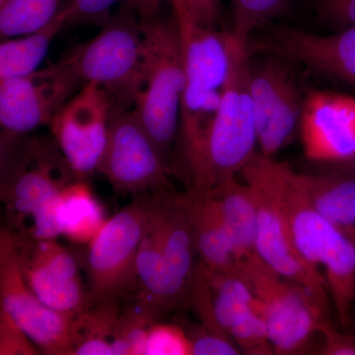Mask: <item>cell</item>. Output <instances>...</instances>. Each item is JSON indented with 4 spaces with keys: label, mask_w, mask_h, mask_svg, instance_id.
<instances>
[{
    "label": "cell",
    "mask_w": 355,
    "mask_h": 355,
    "mask_svg": "<svg viewBox=\"0 0 355 355\" xmlns=\"http://www.w3.org/2000/svg\"><path fill=\"white\" fill-rule=\"evenodd\" d=\"M291 179L318 214L355 242V175L333 169L319 174L291 170Z\"/></svg>",
    "instance_id": "18"
},
{
    "label": "cell",
    "mask_w": 355,
    "mask_h": 355,
    "mask_svg": "<svg viewBox=\"0 0 355 355\" xmlns=\"http://www.w3.org/2000/svg\"><path fill=\"white\" fill-rule=\"evenodd\" d=\"M67 4L49 24L38 31L2 40L0 44V83L31 76L40 69L58 33L67 26Z\"/></svg>",
    "instance_id": "22"
},
{
    "label": "cell",
    "mask_w": 355,
    "mask_h": 355,
    "mask_svg": "<svg viewBox=\"0 0 355 355\" xmlns=\"http://www.w3.org/2000/svg\"><path fill=\"white\" fill-rule=\"evenodd\" d=\"M227 80L202 153L189 170V190L212 191L240 175L257 153L248 41L227 33Z\"/></svg>",
    "instance_id": "2"
},
{
    "label": "cell",
    "mask_w": 355,
    "mask_h": 355,
    "mask_svg": "<svg viewBox=\"0 0 355 355\" xmlns=\"http://www.w3.org/2000/svg\"><path fill=\"white\" fill-rule=\"evenodd\" d=\"M196 249L200 263L216 272L239 268L232 238L212 191H188Z\"/></svg>",
    "instance_id": "19"
},
{
    "label": "cell",
    "mask_w": 355,
    "mask_h": 355,
    "mask_svg": "<svg viewBox=\"0 0 355 355\" xmlns=\"http://www.w3.org/2000/svg\"><path fill=\"white\" fill-rule=\"evenodd\" d=\"M64 58L84 84H95L108 94L114 114L133 109L144 76L141 21L125 3L97 36Z\"/></svg>",
    "instance_id": "6"
},
{
    "label": "cell",
    "mask_w": 355,
    "mask_h": 355,
    "mask_svg": "<svg viewBox=\"0 0 355 355\" xmlns=\"http://www.w3.org/2000/svg\"><path fill=\"white\" fill-rule=\"evenodd\" d=\"M146 355H191L190 340L183 327L155 322L147 336Z\"/></svg>",
    "instance_id": "29"
},
{
    "label": "cell",
    "mask_w": 355,
    "mask_h": 355,
    "mask_svg": "<svg viewBox=\"0 0 355 355\" xmlns=\"http://www.w3.org/2000/svg\"><path fill=\"white\" fill-rule=\"evenodd\" d=\"M1 200L12 234L37 240L60 236L58 209L62 190L76 179L60 150L32 141L22 157L2 159Z\"/></svg>",
    "instance_id": "4"
},
{
    "label": "cell",
    "mask_w": 355,
    "mask_h": 355,
    "mask_svg": "<svg viewBox=\"0 0 355 355\" xmlns=\"http://www.w3.org/2000/svg\"><path fill=\"white\" fill-rule=\"evenodd\" d=\"M114 114L108 94L95 84H85L50 123L51 135L70 170L78 180L98 172Z\"/></svg>",
    "instance_id": "13"
},
{
    "label": "cell",
    "mask_w": 355,
    "mask_h": 355,
    "mask_svg": "<svg viewBox=\"0 0 355 355\" xmlns=\"http://www.w3.org/2000/svg\"><path fill=\"white\" fill-rule=\"evenodd\" d=\"M299 132L310 161L333 165L349 160L355 156V98L312 91L305 97Z\"/></svg>",
    "instance_id": "16"
},
{
    "label": "cell",
    "mask_w": 355,
    "mask_h": 355,
    "mask_svg": "<svg viewBox=\"0 0 355 355\" xmlns=\"http://www.w3.org/2000/svg\"><path fill=\"white\" fill-rule=\"evenodd\" d=\"M232 238L238 261L256 253L258 209L251 187L237 177L212 190Z\"/></svg>",
    "instance_id": "21"
},
{
    "label": "cell",
    "mask_w": 355,
    "mask_h": 355,
    "mask_svg": "<svg viewBox=\"0 0 355 355\" xmlns=\"http://www.w3.org/2000/svg\"><path fill=\"white\" fill-rule=\"evenodd\" d=\"M275 44L284 57L355 86V26L326 36L298 29L280 30L275 33Z\"/></svg>",
    "instance_id": "17"
},
{
    "label": "cell",
    "mask_w": 355,
    "mask_h": 355,
    "mask_svg": "<svg viewBox=\"0 0 355 355\" xmlns=\"http://www.w3.org/2000/svg\"><path fill=\"white\" fill-rule=\"evenodd\" d=\"M141 21L144 46V76L135 110L139 121L166 158L180 132L186 74L181 37L171 18Z\"/></svg>",
    "instance_id": "5"
},
{
    "label": "cell",
    "mask_w": 355,
    "mask_h": 355,
    "mask_svg": "<svg viewBox=\"0 0 355 355\" xmlns=\"http://www.w3.org/2000/svg\"><path fill=\"white\" fill-rule=\"evenodd\" d=\"M250 89L260 153L273 158L295 137L305 97L289 65L277 58L251 65Z\"/></svg>",
    "instance_id": "14"
},
{
    "label": "cell",
    "mask_w": 355,
    "mask_h": 355,
    "mask_svg": "<svg viewBox=\"0 0 355 355\" xmlns=\"http://www.w3.org/2000/svg\"><path fill=\"white\" fill-rule=\"evenodd\" d=\"M277 164L275 159L257 153L240 173L256 198V254L280 277L303 287L320 304L330 310V296L324 277L317 268L301 258L292 243L279 202Z\"/></svg>",
    "instance_id": "8"
},
{
    "label": "cell",
    "mask_w": 355,
    "mask_h": 355,
    "mask_svg": "<svg viewBox=\"0 0 355 355\" xmlns=\"http://www.w3.org/2000/svg\"><path fill=\"white\" fill-rule=\"evenodd\" d=\"M323 345L318 354L322 355H355V336L347 335L336 328L331 318L324 320L319 329Z\"/></svg>",
    "instance_id": "33"
},
{
    "label": "cell",
    "mask_w": 355,
    "mask_h": 355,
    "mask_svg": "<svg viewBox=\"0 0 355 355\" xmlns=\"http://www.w3.org/2000/svg\"><path fill=\"white\" fill-rule=\"evenodd\" d=\"M84 85L64 58L31 76L1 81V146L50 125L55 114Z\"/></svg>",
    "instance_id": "10"
},
{
    "label": "cell",
    "mask_w": 355,
    "mask_h": 355,
    "mask_svg": "<svg viewBox=\"0 0 355 355\" xmlns=\"http://www.w3.org/2000/svg\"><path fill=\"white\" fill-rule=\"evenodd\" d=\"M157 321L150 308L139 298L121 308L112 340L114 355H146L148 331Z\"/></svg>",
    "instance_id": "26"
},
{
    "label": "cell",
    "mask_w": 355,
    "mask_h": 355,
    "mask_svg": "<svg viewBox=\"0 0 355 355\" xmlns=\"http://www.w3.org/2000/svg\"><path fill=\"white\" fill-rule=\"evenodd\" d=\"M229 336L242 354L272 355L273 352L268 326L261 313V304L245 313L229 331Z\"/></svg>",
    "instance_id": "27"
},
{
    "label": "cell",
    "mask_w": 355,
    "mask_h": 355,
    "mask_svg": "<svg viewBox=\"0 0 355 355\" xmlns=\"http://www.w3.org/2000/svg\"><path fill=\"white\" fill-rule=\"evenodd\" d=\"M319 11L327 22L342 29L355 26V0H321Z\"/></svg>",
    "instance_id": "34"
},
{
    "label": "cell",
    "mask_w": 355,
    "mask_h": 355,
    "mask_svg": "<svg viewBox=\"0 0 355 355\" xmlns=\"http://www.w3.org/2000/svg\"><path fill=\"white\" fill-rule=\"evenodd\" d=\"M205 268L211 291L214 318L219 329L229 336L235 322L248 311L259 307L260 302L239 268L231 272H216Z\"/></svg>",
    "instance_id": "24"
},
{
    "label": "cell",
    "mask_w": 355,
    "mask_h": 355,
    "mask_svg": "<svg viewBox=\"0 0 355 355\" xmlns=\"http://www.w3.org/2000/svg\"><path fill=\"white\" fill-rule=\"evenodd\" d=\"M287 0H232L233 34L242 40L282 10Z\"/></svg>",
    "instance_id": "28"
},
{
    "label": "cell",
    "mask_w": 355,
    "mask_h": 355,
    "mask_svg": "<svg viewBox=\"0 0 355 355\" xmlns=\"http://www.w3.org/2000/svg\"><path fill=\"white\" fill-rule=\"evenodd\" d=\"M10 234L26 282L44 304L73 318L88 309V289L80 277L81 254L57 240Z\"/></svg>",
    "instance_id": "15"
},
{
    "label": "cell",
    "mask_w": 355,
    "mask_h": 355,
    "mask_svg": "<svg viewBox=\"0 0 355 355\" xmlns=\"http://www.w3.org/2000/svg\"><path fill=\"white\" fill-rule=\"evenodd\" d=\"M156 191L135 196L109 218L81 256L88 277L89 308L137 291V257L155 209Z\"/></svg>",
    "instance_id": "7"
},
{
    "label": "cell",
    "mask_w": 355,
    "mask_h": 355,
    "mask_svg": "<svg viewBox=\"0 0 355 355\" xmlns=\"http://www.w3.org/2000/svg\"><path fill=\"white\" fill-rule=\"evenodd\" d=\"M0 308L44 354L72 355L74 318L51 309L28 286L6 228L0 233Z\"/></svg>",
    "instance_id": "12"
},
{
    "label": "cell",
    "mask_w": 355,
    "mask_h": 355,
    "mask_svg": "<svg viewBox=\"0 0 355 355\" xmlns=\"http://www.w3.org/2000/svg\"><path fill=\"white\" fill-rule=\"evenodd\" d=\"M330 166V169L336 170V171L349 173V174L355 175V156L345 162L340 164H333Z\"/></svg>",
    "instance_id": "36"
},
{
    "label": "cell",
    "mask_w": 355,
    "mask_h": 355,
    "mask_svg": "<svg viewBox=\"0 0 355 355\" xmlns=\"http://www.w3.org/2000/svg\"><path fill=\"white\" fill-rule=\"evenodd\" d=\"M67 0H7L0 6L1 39L16 38L38 31L51 22Z\"/></svg>",
    "instance_id": "25"
},
{
    "label": "cell",
    "mask_w": 355,
    "mask_h": 355,
    "mask_svg": "<svg viewBox=\"0 0 355 355\" xmlns=\"http://www.w3.org/2000/svg\"><path fill=\"white\" fill-rule=\"evenodd\" d=\"M7 0H0V6H2V4L6 3Z\"/></svg>",
    "instance_id": "37"
},
{
    "label": "cell",
    "mask_w": 355,
    "mask_h": 355,
    "mask_svg": "<svg viewBox=\"0 0 355 355\" xmlns=\"http://www.w3.org/2000/svg\"><path fill=\"white\" fill-rule=\"evenodd\" d=\"M196 256L188 191H156L155 209L137 253L135 292L159 321L186 305Z\"/></svg>",
    "instance_id": "1"
},
{
    "label": "cell",
    "mask_w": 355,
    "mask_h": 355,
    "mask_svg": "<svg viewBox=\"0 0 355 355\" xmlns=\"http://www.w3.org/2000/svg\"><path fill=\"white\" fill-rule=\"evenodd\" d=\"M119 0H69L67 4V26H103L112 17L111 9Z\"/></svg>",
    "instance_id": "31"
},
{
    "label": "cell",
    "mask_w": 355,
    "mask_h": 355,
    "mask_svg": "<svg viewBox=\"0 0 355 355\" xmlns=\"http://www.w3.org/2000/svg\"><path fill=\"white\" fill-rule=\"evenodd\" d=\"M190 340L191 355H237L242 354L230 336L207 327L184 324Z\"/></svg>",
    "instance_id": "30"
},
{
    "label": "cell",
    "mask_w": 355,
    "mask_h": 355,
    "mask_svg": "<svg viewBox=\"0 0 355 355\" xmlns=\"http://www.w3.org/2000/svg\"><path fill=\"white\" fill-rule=\"evenodd\" d=\"M191 17L198 24L216 30L220 19L221 0H182Z\"/></svg>",
    "instance_id": "35"
},
{
    "label": "cell",
    "mask_w": 355,
    "mask_h": 355,
    "mask_svg": "<svg viewBox=\"0 0 355 355\" xmlns=\"http://www.w3.org/2000/svg\"><path fill=\"white\" fill-rule=\"evenodd\" d=\"M183 50L184 84L179 137L187 172L202 153L227 80V33L198 24L182 0H170Z\"/></svg>",
    "instance_id": "3"
},
{
    "label": "cell",
    "mask_w": 355,
    "mask_h": 355,
    "mask_svg": "<svg viewBox=\"0 0 355 355\" xmlns=\"http://www.w3.org/2000/svg\"><path fill=\"white\" fill-rule=\"evenodd\" d=\"M60 236L79 246H88L104 227V207L86 180L74 179L60 193L58 209Z\"/></svg>",
    "instance_id": "20"
},
{
    "label": "cell",
    "mask_w": 355,
    "mask_h": 355,
    "mask_svg": "<svg viewBox=\"0 0 355 355\" xmlns=\"http://www.w3.org/2000/svg\"><path fill=\"white\" fill-rule=\"evenodd\" d=\"M98 172L119 193L171 190L172 167L135 110L112 116L108 142Z\"/></svg>",
    "instance_id": "11"
},
{
    "label": "cell",
    "mask_w": 355,
    "mask_h": 355,
    "mask_svg": "<svg viewBox=\"0 0 355 355\" xmlns=\"http://www.w3.org/2000/svg\"><path fill=\"white\" fill-rule=\"evenodd\" d=\"M38 350L19 324L0 308V355H35Z\"/></svg>",
    "instance_id": "32"
},
{
    "label": "cell",
    "mask_w": 355,
    "mask_h": 355,
    "mask_svg": "<svg viewBox=\"0 0 355 355\" xmlns=\"http://www.w3.org/2000/svg\"><path fill=\"white\" fill-rule=\"evenodd\" d=\"M120 297L98 301L73 320L72 355H114L112 340L121 312Z\"/></svg>",
    "instance_id": "23"
},
{
    "label": "cell",
    "mask_w": 355,
    "mask_h": 355,
    "mask_svg": "<svg viewBox=\"0 0 355 355\" xmlns=\"http://www.w3.org/2000/svg\"><path fill=\"white\" fill-rule=\"evenodd\" d=\"M239 270L260 302L275 354L304 352L330 318V310L303 287L280 277L256 253L240 261Z\"/></svg>",
    "instance_id": "9"
}]
</instances>
